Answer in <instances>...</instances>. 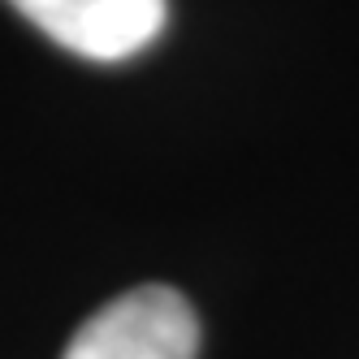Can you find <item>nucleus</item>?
I'll list each match as a JSON object with an SVG mask.
<instances>
[{"mask_svg":"<svg viewBox=\"0 0 359 359\" xmlns=\"http://www.w3.org/2000/svg\"><path fill=\"white\" fill-rule=\"evenodd\" d=\"M195 307L169 286H139L104 303L74 333L65 359H195Z\"/></svg>","mask_w":359,"mask_h":359,"instance_id":"f257e3e1","label":"nucleus"},{"mask_svg":"<svg viewBox=\"0 0 359 359\" xmlns=\"http://www.w3.org/2000/svg\"><path fill=\"white\" fill-rule=\"evenodd\" d=\"M53 43L87 61H130L165 31V0H9Z\"/></svg>","mask_w":359,"mask_h":359,"instance_id":"f03ea898","label":"nucleus"}]
</instances>
